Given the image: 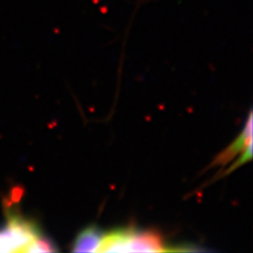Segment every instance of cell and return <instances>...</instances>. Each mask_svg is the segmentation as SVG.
Returning a JSON list of instances; mask_svg holds the SVG:
<instances>
[{
    "label": "cell",
    "instance_id": "7a4b0ae2",
    "mask_svg": "<svg viewBox=\"0 0 253 253\" xmlns=\"http://www.w3.org/2000/svg\"><path fill=\"white\" fill-rule=\"evenodd\" d=\"M39 236L42 234L34 221L13 213L6 225L0 229V252H25Z\"/></svg>",
    "mask_w": 253,
    "mask_h": 253
},
{
    "label": "cell",
    "instance_id": "5b68a950",
    "mask_svg": "<svg viewBox=\"0 0 253 253\" xmlns=\"http://www.w3.org/2000/svg\"><path fill=\"white\" fill-rule=\"evenodd\" d=\"M57 248L55 247V245L46 237L39 236L38 239L32 242L29 246L27 247L25 252H56Z\"/></svg>",
    "mask_w": 253,
    "mask_h": 253
},
{
    "label": "cell",
    "instance_id": "6da1fadb",
    "mask_svg": "<svg viewBox=\"0 0 253 253\" xmlns=\"http://www.w3.org/2000/svg\"><path fill=\"white\" fill-rule=\"evenodd\" d=\"M166 246L160 233L153 230L139 231L134 228L118 229L104 234L97 252H165Z\"/></svg>",
    "mask_w": 253,
    "mask_h": 253
},
{
    "label": "cell",
    "instance_id": "3957f363",
    "mask_svg": "<svg viewBox=\"0 0 253 253\" xmlns=\"http://www.w3.org/2000/svg\"><path fill=\"white\" fill-rule=\"evenodd\" d=\"M240 155L239 160L233 164L226 173H230L231 171L239 168L240 166H243L245 163L251 161L252 158V114L250 112L248 116V121L245 126L243 132L240 134L237 138L229 146L225 151L221 152L216 158L213 165H226L233 161L234 158Z\"/></svg>",
    "mask_w": 253,
    "mask_h": 253
},
{
    "label": "cell",
    "instance_id": "277c9868",
    "mask_svg": "<svg viewBox=\"0 0 253 253\" xmlns=\"http://www.w3.org/2000/svg\"><path fill=\"white\" fill-rule=\"evenodd\" d=\"M104 233L96 226H90L76 236L72 250L74 252H97Z\"/></svg>",
    "mask_w": 253,
    "mask_h": 253
}]
</instances>
